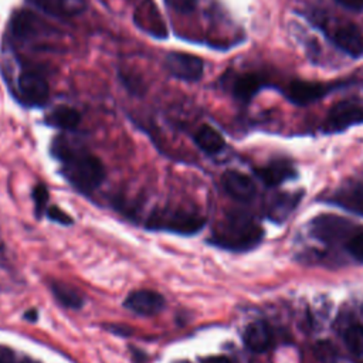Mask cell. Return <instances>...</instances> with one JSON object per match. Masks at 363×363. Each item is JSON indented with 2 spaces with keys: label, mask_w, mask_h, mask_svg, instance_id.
Segmentation results:
<instances>
[{
  "label": "cell",
  "mask_w": 363,
  "mask_h": 363,
  "mask_svg": "<svg viewBox=\"0 0 363 363\" xmlns=\"http://www.w3.org/2000/svg\"><path fill=\"white\" fill-rule=\"evenodd\" d=\"M7 262V257H6V245L3 241H0V265H4Z\"/></svg>",
  "instance_id": "obj_30"
},
{
  "label": "cell",
  "mask_w": 363,
  "mask_h": 363,
  "mask_svg": "<svg viewBox=\"0 0 363 363\" xmlns=\"http://www.w3.org/2000/svg\"><path fill=\"white\" fill-rule=\"evenodd\" d=\"M206 224V218L197 213L182 208H162L150 214L147 227L150 230L170 231L177 234H196Z\"/></svg>",
  "instance_id": "obj_3"
},
{
  "label": "cell",
  "mask_w": 363,
  "mask_h": 363,
  "mask_svg": "<svg viewBox=\"0 0 363 363\" xmlns=\"http://www.w3.org/2000/svg\"><path fill=\"white\" fill-rule=\"evenodd\" d=\"M242 339L250 350L255 353H262L268 350L272 345V332L265 322L255 320L245 328Z\"/></svg>",
  "instance_id": "obj_13"
},
{
  "label": "cell",
  "mask_w": 363,
  "mask_h": 363,
  "mask_svg": "<svg viewBox=\"0 0 363 363\" xmlns=\"http://www.w3.org/2000/svg\"><path fill=\"white\" fill-rule=\"evenodd\" d=\"M346 250L354 259L363 262V231L349 237L346 241Z\"/></svg>",
  "instance_id": "obj_24"
},
{
  "label": "cell",
  "mask_w": 363,
  "mask_h": 363,
  "mask_svg": "<svg viewBox=\"0 0 363 363\" xmlns=\"http://www.w3.org/2000/svg\"><path fill=\"white\" fill-rule=\"evenodd\" d=\"M261 78L257 74H240L234 78L231 84V91L234 96L240 101H250L261 88Z\"/></svg>",
  "instance_id": "obj_18"
},
{
  "label": "cell",
  "mask_w": 363,
  "mask_h": 363,
  "mask_svg": "<svg viewBox=\"0 0 363 363\" xmlns=\"http://www.w3.org/2000/svg\"><path fill=\"white\" fill-rule=\"evenodd\" d=\"M332 41L343 52L352 57L363 54V34L354 24H345L336 28L332 34Z\"/></svg>",
  "instance_id": "obj_12"
},
{
  "label": "cell",
  "mask_w": 363,
  "mask_h": 363,
  "mask_svg": "<svg viewBox=\"0 0 363 363\" xmlns=\"http://www.w3.org/2000/svg\"><path fill=\"white\" fill-rule=\"evenodd\" d=\"M26 319L31 320V322H35L37 320V312L33 309V311H27L26 313Z\"/></svg>",
  "instance_id": "obj_31"
},
{
  "label": "cell",
  "mask_w": 363,
  "mask_h": 363,
  "mask_svg": "<svg viewBox=\"0 0 363 363\" xmlns=\"http://www.w3.org/2000/svg\"><path fill=\"white\" fill-rule=\"evenodd\" d=\"M197 0H164V3L174 11L190 13L194 10Z\"/></svg>",
  "instance_id": "obj_26"
},
{
  "label": "cell",
  "mask_w": 363,
  "mask_h": 363,
  "mask_svg": "<svg viewBox=\"0 0 363 363\" xmlns=\"http://www.w3.org/2000/svg\"><path fill=\"white\" fill-rule=\"evenodd\" d=\"M330 203L363 216V179H350L332 196Z\"/></svg>",
  "instance_id": "obj_8"
},
{
  "label": "cell",
  "mask_w": 363,
  "mask_h": 363,
  "mask_svg": "<svg viewBox=\"0 0 363 363\" xmlns=\"http://www.w3.org/2000/svg\"><path fill=\"white\" fill-rule=\"evenodd\" d=\"M47 217L51 220V221H55L58 224H62V225H71L72 224V218L64 211L61 210L60 207L57 206H50L45 211Z\"/></svg>",
  "instance_id": "obj_25"
},
{
  "label": "cell",
  "mask_w": 363,
  "mask_h": 363,
  "mask_svg": "<svg viewBox=\"0 0 363 363\" xmlns=\"http://www.w3.org/2000/svg\"><path fill=\"white\" fill-rule=\"evenodd\" d=\"M81 122V113L71 106L61 105L54 108L47 116L45 123L62 130H72L75 129Z\"/></svg>",
  "instance_id": "obj_17"
},
{
  "label": "cell",
  "mask_w": 363,
  "mask_h": 363,
  "mask_svg": "<svg viewBox=\"0 0 363 363\" xmlns=\"http://www.w3.org/2000/svg\"><path fill=\"white\" fill-rule=\"evenodd\" d=\"M329 85L313 82V81H292L286 88L288 98L298 105H306L313 101L320 99L328 91Z\"/></svg>",
  "instance_id": "obj_11"
},
{
  "label": "cell",
  "mask_w": 363,
  "mask_h": 363,
  "mask_svg": "<svg viewBox=\"0 0 363 363\" xmlns=\"http://www.w3.org/2000/svg\"><path fill=\"white\" fill-rule=\"evenodd\" d=\"M40 18L31 13L21 10L16 13V16L11 20V33L18 40H28L35 35H38V30L41 27Z\"/></svg>",
  "instance_id": "obj_16"
},
{
  "label": "cell",
  "mask_w": 363,
  "mask_h": 363,
  "mask_svg": "<svg viewBox=\"0 0 363 363\" xmlns=\"http://www.w3.org/2000/svg\"><path fill=\"white\" fill-rule=\"evenodd\" d=\"M298 201H299L298 196L286 194V193L272 197V200L268 206V217L275 221L285 220L289 216V213L295 208Z\"/></svg>",
  "instance_id": "obj_21"
},
{
  "label": "cell",
  "mask_w": 363,
  "mask_h": 363,
  "mask_svg": "<svg viewBox=\"0 0 363 363\" xmlns=\"http://www.w3.org/2000/svg\"><path fill=\"white\" fill-rule=\"evenodd\" d=\"M201 363H231V362L224 356H210V357H206Z\"/></svg>",
  "instance_id": "obj_29"
},
{
  "label": "cell",
  "mask_w": 363,
  "mask_h": 363,
  "mask_svg": "<svg viewBox=\"0 0 363 363\" xmlns=\"http://www.w3.org/2000/svg\"><path fill=\"white\" fill-rule=\"evenodd\" d=\"M311 228L316 238L326 242H332L340 240V237H343L350 228V224L347 223V220L340 218L337 216L322 214L312 220Z\"/></svg>",
  "instance_id": "obj_9"
},
{
  "label": "cell",
  "mask_w": 363,
  "mask_h": 363,
  "mask_svg": "<svg viewBox=\"0 0 363 363\" xmlns=\"http://www.w3.org/2000/svg\"><path fill=\"white\" fill-rule=\"evenodd\" d=\"M176 363H190L189 360H179V362H176Z\"/></svg>",
  "instance_id": "obj_32"
},
{
  "label": "cell",
  "mask_w": 363,
  "mask_h": 363,
  "mask_svg": "<svg viewBox=\"0 0 363 363\" xmlns=\"http://www.w3.org/2000/svg\"><path fill=\"white\" fill-rule=\"evenodd\" d=\"M194 142L203 152L210 155L218 153L220 150H223L225 145L223 136L208 125H203L199 128V130L194 135Z\"/></svg>",
  "instance_id": "obj_19"
},
{
  "label": "cell",
  "mask_w": 363,
  "mask_h": 363,
  "mask_svg": "<svg viewBox=\"0 0 363 363\" xmlns=\"http://www.w3.org/2000/svg\"><path fill=\"white\" fill-rule=\"evenodd\" d=\"M123 305L138 315L153 316L164 308V298L152 289H138L126 296Z\"/></svg>",
  "instance_id": "obj_6"
},
{
  "label": "cell",
  "mask_w": 363,
  "mask_h": 363,
  "mask_svg": "<svg viewBox=\"0 0 363 363\" xmlns=\"http://www.w3.org/2000/svg\"><path fill=\"white\" fill-rule=\"evenodd\" d=\"M0 363H31L30 360H18L13 349L0 345Z\"/></svg>",
  "instance_id": "obj_27"
},
{
  "label": "cell",
  "mask_w": 363,
  "mask_h": 363,
  "mask_svg": "<svg viewBox=\"0 0 363 363\" xmlns=\"http://www.w3.org/2000/svg\"><path fill=\"white\" fill-rule=\"evenodd\" d=\"M43 11L55 17H74L86 7V0H30Z\"/></svg>",
  "instance_id": "obj_15"
},
{
  "label": "cell",
  "mask_w": 363,
  "mask_h": 363,
  "mask_svg": "<svg viewBox=\"0 0 363 363\" xmlns=\"http://www.w3.org/2000/svg\"><path fill=\"white\" fill-rule=\"evenodd\" d=\"M360 121H363V108L352 101H340L328 113L326 130H342Z\"/></svg>",
  "instance_id": "obj_7"
},
{
  "label": "cell",
  "mask_w": 363,
  "mask_h": 363,
  "mask_svg": "<svg viewBox=\"0 0 363 363\" xmlns=\"http://www.w3.org/2000/svg\"><path fill=\"white\" fill-rule=\"evenodd\" d=\"M17 92L20 101L28 106H44L50 98L47 79L33 69H26L18 75Z\"/></svg>",
  "instance_id": "obj_4"
},
{
  "label": "cell",
  "mask_w": 363,
  "mask_h": 363,
  "mask_svg": "<svg viewBox=\"0 0 363 363\" xmlns=\"http://www.w3.org/2000/svg\"><path fill=\"white\" fill-rule=\"evenodd\" d=\"M345 343L353 354L363 356V326L353 325L347 328L345 332Z\"/></svg>",
  "instance_id": "obj_22"
},
{
  "label": "cell",
  "mask_w": 363,
  "mask_h": 363,
  "mask_svg": "<svg viewBox=\"0 0 363 363\" xmlns=\"http://www.w3.org/2000/svg\"><path fill=\"white\" fill-rule=\"evenodd\" d=\"M336 1L350 10H362L363 9V0H336Z\"/></svg>",
  "instance_id": "obj_28"
},
{
  "label": "cell",
  "mask_w": 363,
  "mask_h": 363,
  "mask_svg": "<svg viewBox=\"0 0 363 363\" xmlns=\"http://www.w3.org/2000/svg\"><path fill=\"white\" fill-rule=\"evenodd\" d=\"M166 69L183 81H199L203 77V60L187 52L172 51L164 58Z\"/></svg>",
  "instance_id": "obj_5"
},
{
  "label": "cell",
  "mask_w": 363,
  "mask_h": 363,
  "mask_svg": "<svg viewBox=\"0 0 363 363\" xmlns=\"http://www.w3.org/2000/svg\"><path fill=\"white\" fill-rule=\"evenodd\" d=\"M33 201L35 208V217L40 218L47 211V203H48V190L44 184H37L33 190Z\"/></svg>",
  "instance_id": "obj_23"
},
{
  "label": "cell",
  "mask_w": 363,
  "mask_h": 363,
  "mask_svg": "<svg viewBox=\"0 0 363 363\" xmlns=\"http://www.w3.org/2000/svg\"><path fill=\"white\" fill-rule=\"evenodd\" d=\"M51 152L62 163V176L79 191L89 193L104 182L105 167L92 153L72 149L64 138L52 142Z\"/></svg>",
  "instance_id": "obj_1"
},
{
  "label": "cell",
  "mask_w": 363,
  "mask_h": 363,
  "mask_svg": "<svg viewBox=\"0 0 363 363\" xmlns=\"http://www.w3.org/2000/svg\"><path fill=\"white\" fill-rule=\"evenodd\" d=\"M262 228L245 213L231 211L214 230L210 242L228 251L252 250L262 240Z\"/></svg>",
  "instance_id": "obj_2"
},
{
  "label": "cell",
  "mask_w": 363,
  "mask_h": 363,
  "mask_svg": "<svg viewBox=\"0 0 363 363\" xmlns=\"http://www.w3.org/2000/svg\"><path fill=\"white\" fill-rule=\"evenodd\" d=\"M257 174L267 186L275 187L288 179L295 177V169L285 159H277L267 166L257 169Z\"/></svg>",
  "instance_id": "obj_14"
},
{
  "label": "cell",
  "mask_w": 363,
  "mask_h": 363,
  "mask_svg": "<svg viewBox=\"0 0 363 363\" xmlns=\"http://www.w3.org/2000/svg\"><path fill=\"white\" fill-rule=\"evenodd\" d=\"M224 190L238 201H251L255 196L254 182L244 173L237 170H227L221 176Z\"/></svg>",
  "instance_id": "obj_10"
},
{
  "label": "cell",
  "mask_w": 363,
  "mask_h": 363,
  "mask_svg": "<svg viewBox=\"0 0 363 363\" xmlns=\"http://www.w3.org/2000/svg\"><path fill=\"white\" fill-rule=\"evenodd\" d=\"M51 292L55 296V299L65 308L69 309H78L84 305V298L77 291V288L65 284V282H58L52 281L51 282Z\"/></svg>",
  "instance_id": "obj_20"
}]
</instances>
